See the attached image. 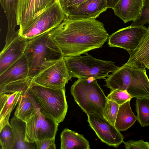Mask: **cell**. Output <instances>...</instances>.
Masks as SVG:
<instances>
[{"label":"cell","instance_id":"cell-1","mask_svg":"<svg viewBox=\"0 0 149 149\" xmlns=\"http://www.w3.org/2000/svg\"><path fill=\"white\" fill-rule=\"evenodd\" d=\"M49 32L64 56L86 54L102 47L109 36L103 23L96 19L75 20L67 17Z\"/></svg>","mask_w":149,"mask_h":149},{"label":"cell","instance_id":"cell-2","mask_svg":"<svg viewBox=\"0 0 149 149\" xmlns=\"http://www.w3.org/2000/svg\"><path fill=\"white\" fill-rule=\"evenodd\" d=\"M49 31L28 40L24 54L28 61L29 78L33 79L64 57Z\"/></svg>","mask_w":149,"mask_h":149},{"label":"cell","instance_id":"cell-3","mask_svg":"<svg viewBox=\"0 0 149 149\" xmlns=\"http://www.w3.org/2000/svg\"><path fill=\"white\" fill-rule=\"evenodd\" d=\"M146 68L124 64L105 79L111 90L126 91L132 98L149 97V79Z\"/></svg>","mask_w":149,"mask_h":149},{"label":"cell","instance_id":"cell-4","mask_svg":"<svg viewBox=\"0 0 149 149\" xmlns=\"http://www.w3.org/2000/svg\"><path fill=\"white\" fill-rule=\"evenodd\" d=\"M29 91L42 113L58 124L63 121L68 108L65 87L50 88L33 81Z\"/></svg>","mask_w":149,"mask_h":149},{"label":"cell","instance_id":"cell-5","mask_svg":"<svg viewBox=\"0 0 149 149\" xmlns=\"http://www.w3.org/2000/svg\"><path fill=\"white\" fill-rule=\"evenodd\" d=\"M70 91L75 102L87 115L94 113L103 117L107 99L96 79H78L71 86Z\"/></svg>","mask_w":149,"mask_h":149},{"label":"cell","instance_id":"cell-6","mask_svg":"<svg viewBox=\"0 0 149 149\" xmlns=\"http://www.w3.org/2000/svg\"><path fill=\"white\" fill-rule=\"evenodd\" d=\"M86 55L64 56L72 78L105 79L109 73L114 72L119 68L114 64L115 62L96 59L88 53Z\"/></svg>","mask_w":149,"mask_h":149},{"label":"cell","instance_id":"cell-7","mask_svg":"<svg viewBox=\"0 0 149 149\" xmlns=\"http://www.w3.org/2000/svg\"><path fill=\"white\" fill-rule=\"evenodd\" d=\"M67 17L61 6L60 0H57L40 15L20 36L29 40L49 31Z\"/></svg>","mask_w":149,"mask_h":149},{"label":"cell","instance_id":"cell-8","mask_svg":"<svg viewBox=\"0 0 149 149\" xmlns=\"http://www.w3.org/2000/svg\"><path fill=\"white\" fill-rule=\"evenodd\" d=\"M25 141L29 143L45 139H55L59 124L39 109L26 121Z\"/></svg>","mask_w":149,"mask_h":149},{"label":"cell","instance_id":"cell-9","mask_svg":"<svg viewBox=\"0 0 149 149\" xmlns=\"http://www.w3.org/2000/svg\"><path fill=\"white\" fill-rule=\"evenodd\" d=\"M57 0H19L17 10V30L20 36L36 19Z\"/></svg>","mask_w":149,"mask_h":149},{"label":"cell","instance_id":"cell-10","mask_svg":"<svg viewBox=\"0 0 149 149\" xmlns=\"http://www.w3.org/2000/svg\"><path fill=\"white\" fill-rule=\"evenodd\" d=\"M145 26H129L120 29L109 36V47L125 49L129 54L137 47L148 30Z\"/></svg>","mask_w":149,"mask_h":149},{"label":"cell","instance_id":"cell-11","mask_svg":"<svg viewBox=\"0 0 149 149\" xmlns=\"http://www.w3.org/2000/svg\"><path fill=\"white\" fill-rule=\"evenodd\" d=\"M72 78L63 57L33 79V81L46 87L61 88Z\"/></svg>","mask_w":149,"mask_h":149},{"label":"cell","instance_id":"cell-12","mask_svg":"<svg viewBox=\"0 0 149 149\" xmlns=\"http://www.w3.org/2000/svg\"><path fill=\"white\" fill-rule=\"evenodd\" d=\"M87 115L90 126L102 142L114 147L123 142L124 137L120 131L103 117L94 113Z\"/></svg>","mask_w":149,"mask_h":149},{"label":"cell","instance_id":"cell-13","mask_svg":"<svg viewBox=\"0 0 149 149\" xmlns=\"http://www.w3.org/2000/svg\"><path fill=\"white\" fill-rule=\"evenodd\" d=\"M107 9L106 0H86L66 15L72 20L95 19Z\"/></svg>","mask_w":149,"mask_h":149},{"label":"cell","instance_id":"cell-14","mask_svg":"<svg viewBox=\"0 0 149 149\" xmlns=\"http://www.w3.org/2000/svg\"><path fill=\"white\" fill-rule=\"evenodd\" d=\"M28 42V40L19 36L4 47L0 54V74L24 54Z\"/></svg>","mask_w":149,"mask_h":149},{"label":"cell","instance_id":"cell-15","mask_svg":"<svg viewBox=\"0 0 149 149\" xmlns=\"http://www.w3.org/2000/svg\"><path fill=\"white\" fill-rule=\"evenodd\" d=\"M29 72L28 61L24 54L16 62L0 74V87L27 79L29 77Z\"/></svg>","mask_w":149,"mask_h":149},{"label":"cell","instance_id":"cell-16","mask_svg":"<svg viewBox=\"0 0 149 149\" xmlns=\"http://www.w3.org/2000/svg\"><path fill=\"white\" fill-rule=\"evenodd\" d=\"M143 1V0H120L112 9L115 15L126 23L139 17Z\"/></svg>","mask_w":149,"mask_h":149},{"label":"cell","instance_id":"cell-17","mask_svg":"<svg viewBox=\"0 0 149 149\" xmlns=\"http://www.w3.org/2000/svg\"><path fill=\"white\" fill-rule=\"evenodd\" d=\"M1 6L5 13L8 23L5 46H8L19 36L15 30L17 26V10L19 0H0Z\"/></svg>","mask_w":149,"mask_h":149},{"label":"cell","instance_id":"cell-18","mask_svg":"<svg viewBox=\"0 0 149 149\" xmlns=\"http://www.w3.org/2000/svg\"><path fill=\"white\" fill-rule=\"evenodd\" d=\"M136 49L130 53L127 64L146 68L149 62V29Z\"/></svg>","mask_w":149,"mask_h":149},{"label":"cell","instance_id":"cell-19","mask_svg":"<svg viewBox=\"0 0 149 149\" xmlns=\"http://www.w3.org/2000/svg\"><path fill=\"white\" fill-rule=\"evenodd\" d=\"M22 92L0 94V129L9 123L11 113L18 104Z\"/></svg>","mask_w":149,"mask_h":149},{"label":"cell","instance_id":"cell-20","mask_svg":"<svg viewBox=\"0 0 149 149\" xmlns=\"http://www.w3.org/2000/svg\"><path fill=\"white\" fill-rule=\"evenodd\" d=\"M61 149H89L88 141L82 134L65 128L61 134Z\"/></svg>","mask_w":149,"mask_h":149},{"label":"cell","instance_id":"cell-21","mask_svg":"<svg viewBox=\"0 0 149 149\" xmlns=\"http://www.w3.org/2000/svg\"><path fill=\"white\" fill-rule=\"evenodd\" d=\"M9 123L12 127L15 138V144L13 149H36L35 143H29L25 141V122L14 116L10 120Z\"/></svg>","mask_w":149,"mask_h":149},{"label":"cell","instance_id":"cell-22","mask_svg":"<svg viewBox=\"0 0 149 149\" xmlns=\"http://www.w3.org/2000/svg\"><path fill=\"white\" fill-rule=\"evenodd\" d=\"M29 91L22 94L14 113L15 116L25 122L39 109Z\"/></svg>","mask_w":149,"mask_h":149},{"label":"cell","instance_id":"cell-23","mask_svg":"<svg viewBox=\"0 0 149 149\" xmlns=\"http://www.w3.org/2000/svg\"><path fill=\"white\" fill-rule=\"evenodd\" d=\"M130 101L119 106L114 126L120 131L127 130L137 120V117L131 109Z\"/></svg>","mask_w":149,"mask_h":149},{"label":"cell","instance_id":"cell-24","mask_svg":"<svg viewBox=\"0 0 149 149\" xmlns=\"http://www.w3.org/2000/svg\"><path fill=\"white\" fill-rule=\"evenodd\" d=\"M136 108L137 120L141 126L149 125V97L136 98Z\"/></svg>","mask_w":149,"mask_h":149},{"label":"cell","instance_id":"cell-25","mask_svg":"<svg viewBox=\"0 0 149 149\" xmlns=\"http://www.w3.org/2000/svg\"><path fill=\"white\" fill-rule=\"evenodd\" d=\"M15 138L12 127L10 123L0 129V144L2 149H13Z\"/></svg>","mask_w":149,"mask_h":149},{"label":"cell","instance_id":"cell-26","mask_svg":"<svg viewBox=\"0 0 149 149\" xmlns=\"http://www.w3.org/2000/svg\"><path fill=\"white\" fill-rule=\"evenodd\" d=\"M119 106L116 102L107 99L103 110V117L114 125Z\"/></svg>","mask_w":149,"mask_h":149},{"label":"cell","instance_id":"cell-27","mask_svg":"<svg viewBox=\"0 0 149 149\" xmlns=\"http://www.w3.org/2000/svg\"><path fill=\"white\" fill-rule=\"evenodd\" d=\"M107 98L120 105L128 100H130L132 97L126 91L114 89L111 90Z\"/></svg>","mask_w":149,"mask_h":149},{"label":"cell","instance_id":"cell-28","mask_svg":"<svg viewBox=\"0 0 149 149\" xmlns=\"http://www.w3.org/2000/svg\"><path fill=\"white\" fill-rule=\"evenodd\" d=\"M148 24V29H149V0H143V5L140 16L133 21L131 26H144Z\"/></svg>","mask_w":149,"mask_h":149},{"label":"cell","instance_id":"cell-29","mask_svg":"<svg viewBox=\"0 0 149 149\" xmlns=\"http://www.w3.org/2000/svg\"><path fill=\"white\" fill-rule=\"evenodd\" d=\"M123 142L126 149H149V142L144 141L142 139L130 140Z\"/></svg>","mask_w":149,"mask_h":149},{"label":"cell","instance_id":"cell-30","mask_svg":"<svg viewBox=\"0 0 149 149\" xmlns=\"http://www.w3.org/2000/svg\"><path fill=\"white\" fill-rule=\"evenodd\" d=\"M86 0H60L61 6L66 14Z\"/></svg>","mask_w":149,"mask_h":149},{"label":"cell","instance_id":"cell-31","mask_svg":"<svg viewBox=\"0 0 149 149\" xmlns=\"http://www.w3.org/2000/svg\"><path fill=\"white\" fill-rule=\"evenodd\" d=\"M36 149H55L56 146L55 139H45L35 142Z\"/></svg>","mask_w":149,"mask_h":149},{"label":"cell","instance_id":"cell-32","mask_svg":"<svg viewBox=\"0 0 149 149\" xmlns=\"http://www.w3.org/2000/svg\"><path fill=\"white\" fill-rule=\"evenodd\" d=\"M120 0H106L107 8L113 9Z\"/></svg>","mask_w":149,"mask_h":149},{"label":"cell","instance_id":"cell-33","mask_svg":"<svg viewBox=\"0 0 149 149\" xmlns=\"http://www.w3.org/2000/svg\"><path fill=\"white\" fill-rule=\"evenodd\" d=\"M146 68H147L148 69H149V62L147 64L146 66Z\"/></svg>","mask_w":149,"mask_h":149}]
</instances>
